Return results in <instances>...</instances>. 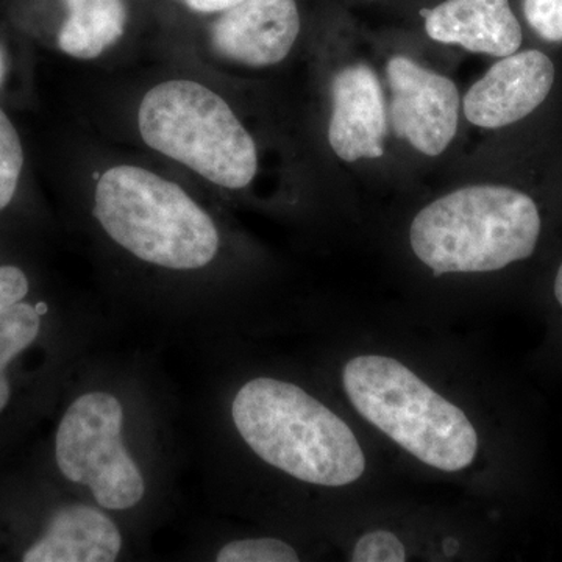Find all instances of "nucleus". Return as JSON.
<instances>
[{
	"instance_id": "obj_13",
	"label": "nucleus",
	"mask_w": 562,
	"mask_h": 562,
	"mask_svg": "<svg viewBox=\"0 0 562 562\" xmlns=\"http://www.w3.org/2000/svg\"><path fill=\"white\" fill-rule=\"evenodd\" d=\"M69 18L63 24L58 44L70 57L91 60L121 38L125 9L121 0H65Z\"/></svg>"
},
{
	"instance_id": "obj_14",
	"label": "nucleus",
	"mask_w": 562,
	"mask_h": 562,
	"mask_svg": "<svg viewBox=\"0 0 562 562\" xmlns=\"http://www.w3.org/2000/svg\"><path fill=\"white\" fill-rule=\"evenodd\" d=\"M40 308L21 302L0 308V413L10 401L7 368L35 341L40 333Z\"/></svg>"
},
{
	"instance_id": "obj_8",
	"label": "nucleus",
	"mask_w": 562,
	"mask_h": 562,
	"mask_svg": "<svg viewBox=\"0 0 562 562\" xmlns=\"http://www.w3.org/2000/svg\"><path fill=\"white\" fill-rule=\"evenodd\" d=\"M553 61L539 50L516 52L495 63L464 98L469 122L482 128H502L524 120L552 91Z\"/></svg>"
},
{
	"instance_id": "obj_17",
	"label": "nucleus",
	"mask_w": 562,
	"mask_h": 562,
	"mask_svg": "<svg viewBox=\"0 0 562 562\" xmlns=\"http://www.w3.org/2000/svg\"><path fill=\"white\" fill-rule=\"evenodd\" d=\"M351 562H403L406 550L394 532L376 530L362 536L351 552Z\"/></svg>"
},
{
	"instance_id": "obj_2",
	"label": "nucleus",
	"mask_w": 562,
	"mask_h": 562,
	"mask_svg": "<svg viewBox=\"0 0 562 562\" xmlns=\"http://www.w3.org/2000/svg\"><path fill=\"white\" fill-rule=\"evenodd\" d=\"M541 235L530 195L497 184H475L425 206L412 224L416 257L436 277L492 272L527 260Z\"/></svg>"
},
{
	"instance_id": "obj_5",
	"label": "nucleus",
	"mask_w": 562,
	"mask_h": 562,
	"mask_svg": "<svg viewBox=\"0 0 562 562\" xmlns=\"http://www.w3.org/2000/svg\"><path fill=\"white\" fill-rule=\"evenodd\" d=\"M147 146L227 190L257 176L254 139L228 103L198 81L169 80L151 88L138 113Z\"/></svg>"
},
{
	"instance_id": "obj_10",
	"label": "nucleus",
	"mask_w": 562,
	"mask_h": 562,
	"mask_svg": "<svg viewBox=\"0 0 562 562\" xmlns=\"http://www.w3.org/2000/svg\"><path fill=\"white\" fill-rule=\"evenodd\" d=\"M328 143L341 160L380 158L384 154L386 109L382 87L368 66L342 69L333 80Z\"/></svg>"
},
{
	"instance_id": "obj_20",
	"label": "nucleus",
	"mask_w": 562,
	"mask_h": 562,
	"mask_svg": "<svg viewBox=\"0 0 562 562\" xmlns=\"http://www.w3.org/2000/svg\"><path fill=\"white\" fill-rule=\"evenodd\" d=\"M191 10L199 13H217L227 11L241 3L243 0H183Z\"/></svg>"
},
{
	"instance_id": "obj_4",
	"label": "nucleus",
	"mask_w": 562,
	"mask_h": 562,
	"mask_svg": "<svg viewBox=\"0 0 562 562\" xmlns=\"http://www.w3.org/2000/svg\"><path fill=\"white\" fill-rule=\"evenodd\" d=\"M344 387L357 412L417 460L458 472L475 460L479 436L446 401L401 361L364 355L347 362Z\"/></svg>"
},
{
	"instance_id": "obj_15",
	"label": "nucleus",
	"mask_w": 562,
	"mask_h": 562,
	"mask_svg": "<svg viewBox=\"0 0 562 562\" xmlns=\"http://www.w3.org/2000/svg\"><path fill=\"white\" fill-rule=\"evenodd\" d=\"M24 165L20 136L7 114L0 110V211L5 209L16 192Z\"/></svg>"
},
{
	"instance_id": "obj_3",
	"label": "nucleus",
	"mask_w": 562,
	"mask_h": 562,
	"mask_svg": "<svg viewBox=\"0 0 562 562\" xmlns=\"http://www.w3.org/2000/svg\"><path fill=\"white\" fill-rule=\"evenodd\" d=\"M94 216L114 243L161 268H205L220 250V233L209 214L179 184L136 166L103 173Z\"/></svg>"
},
{
	"instance_id": "obj_9",
	"label": "nucleus",
	"mask_w": 562,
	"mask_h": 562,
	"mask_svg": "<svg viewBox=\"0 0 562 562\" xmlns=\"http://www.w3.org/2000/svg\"><path fill=\"white\" fill-rule=\"evenodd\" d=\"M299 32L295 0H243L214 24L213 46L228 60L261 68L283 61Z\"/></svg>"
},
{
	"instance_id": "obj_7",
	"label": "nucleus",
	"mask_w": 562,
	"mask_h": 562,
	"mask_svg": "<svg viewBox=\"0 0 562 562\" xmlns=\"http://www.w3.org/2000/svg\"><path fill=\"white\" fill-rule=\"evenodd\" d=\"M386 76L395 135L408 140L420 154L438 157L457 135L458 88L441 74L422 68L406 57L391 58Z\"/></svg>"
},
{
	"instance_id": "obj_6",
	"label": "nucleus",
	"mask_w": 562,
	"mask_h": 562,
	"mask_svg": "<svg viewBox=\"0 0 562 562\" xmlns=\"http://www.w3.org/2000/svg\"><path fill=\"white\" fill-rule=\"evenodd\" d=\"M124 409L109 392L80 395L58 425L55 458L69 482L90 487L99 505L124 512L146 494L139 465L122 441Z\"/></svg>"
},
{
	"instance_id": "obj_18",
	"label": "nucleus",
	"mask_w": 562,
	"mask_h": 562,
	"mask_svg": "<svg viewBox=\"0 0 562 562\" xmlns=\"http://www.w3.org/2000/svg\"><path fill=\"white\" fill-rule=\"evenodd\" d=\"M525 18L543 40L562 41V0H525Z\"/></svg>"
},
{
	"instance_id": "obj_22",
	"label": "nucleus",
	"mask_w": 562,
	"mask_h": 562,
	"mask_svg": "<svg viewBox=\"0 0 562 562\" xmlns=\"http://www.w3.org/2000/svg\"><path fill=\"white\" fill-rule=\"evenodd\" d=\"M3 76H5V58H3L2 50H0V83H2Z\"/></svg>"
},
{
	"instance_id": "obj_19",
	"label": "nucleus",
	"mask_w": 562,
	"mask_h": 562,
	"mask_svg": "<svg viewBox=\"0 0 562 562\" xmlns=\"http://www.w3.org/2000/svg\"><path fill=\"white\" fill-rule=\"evenodd\" d=\"M27 292V277L21 269L14 268V266L0 268V308L21 302Z\"/></svg>"
},
{
	"instance_id": "obj_21",
	"label": "nucleus",
	"mask_w": 562,
	"mask_h": 562,
	"mask_svg": "<svg viewBox=\"0 0 562 562\" xmlns=\"http://www.w3.org/2000/svg\"><path fill=\"white\" fill-rule=\"evenodd\" d=\"M554 295H557V301L562 306V265L560 271H558L557 280H554Z\"/></svg>"
},
{
	"instance_id": "obj_1",
	"label": "nucleus",
	"mask_w": 562,
	"mask_h": 562,
	"mask_svg": "<svg viewBox=\"0 0 562 562\" xmlns=\"http://www.w3.org/2000/svg\"><path fill=\"white\" fill-rule=\"evenodd\" d=\"M232 416L255 454L301 482L339 487L364 473L349 425L297 384L250 380L236 394Z\"/></svg>"
},
{
	"instance_id": "obj_11",
	"label": "nucleus",
	"mask_w": 562,
	"mask_h": 562,
	"mask_svg": "<svg viewBox=\"0 0 562 562\" xmlns=\"http://www.w3.org/2000/svg\"><path fill=\"white\" fill-rule=\"evenodd\" d=\"M427 14L425 31L442 44L508 57L522 44V29L508 0H446Z\"/></svg>"
},
{
	"instance_id": "obj_12",
	"label": "nucleus",
	"mask_w": 562,
	"mask_h": 562,
	"mask_svg": "<svg viewBox=\"0 0 562 562\" xmlns=\"http://www.w3.org/2000/svg\"><path fill=\"white\" fill-rule=\"evenodd\" d=\"M122 536L106 514L87 505H69L52 517L46 532L24 553V562H111Z\"/></svg>"
},
{
	"instance_id": "obj_16",
	"label": "nucleus",
	"mask_w": 562,
	"mask_h": 562,
	"mask_svg": "<svg viewBox=\"0 0 562 562\" xmlns=\"http://www.w3.org/2000/svg\"><path fill=\"white\" fill-rule=\"evenodd\" d=\"M217 562H297L290 543L272 538L241 539L222 547Z\"/></svg>"
}]
</instances>
